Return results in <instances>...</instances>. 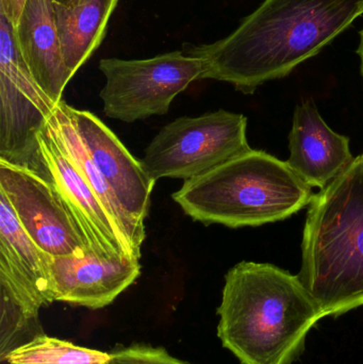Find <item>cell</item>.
Listing matches in <instances>:
<instances>
[{
	"mask_svg": "<svg viewBox=\"0 0 363 364\" xmlns=\"http://www.w3.org/2000/svg\"><path fill=\"white\" fill-rule=\"evenodd\" d=\"M4 361L9 364H109L112 354L43 333L11 350Z\"/></svg>",
	"mask_w": 363,
	"mask_h": 364,
	"instance_id": "obj_17",
	"label": "cell"
},
{
	"mask_svg": "<svg viewBox=\"0 0 363 364\" xmlns=\"http://www.w3.org/2000/svg\"><path fill=\"white\" fill-rule=\"evenodd\" d=\"M104 114L124 123L166 115L176 96L202 77V62L181 51L143 60L102 59Z\"/></svg>",
	"mask_w": 363,
	"mask_h": 364,
	"instance_id": "obj_8",
	"label": "cell"
},
{
	"mask_svg": "<svg viewBox=\"0 0 363 364\" xmlns=\"http://www.w3.org/2000/svg\"><path fill=\"white\" fill-rule=\"evenodd\" d=\"M246 129V117L229 111L179 117L158 132L141 164L153 181H191L251 151Z\"/></svg>",
	"mask_w": 363,
	"mask_h": 364,
	"instance_id": "obj_6",
	"label": "cell"
},
{
	"mask_svg": "<svg viewBox=\"0 0 363 364\" xmlns=\"http://www.w3.org/2000/svg\"><path fill=\"white\" fill-rule=\"evenodd\" d=\"M119 0H79L55 4V23L64 62L74 76L102 43L107 23Z\"/></svg>",
	"mask_w": 363,
	"mask_h": 364,
	"instance_id": "obj_15",
	"label": "cell"
},
{
	"mask_svg": "<svg viewBox=\"0 0 363 364\" xmlns=\"http://www.w3.org/2000/svg\"><path fill=\"white\" fill-rule=\"evenodd\" d=\"M357 53L360 57V62H362V75L363 77V29L362 31H360V43L359 47H358Z\"/></svg>",
	"mask_w": 363,
	"mask_h": 364,
	"instance_id": "obj_20",
	"label": "cell"
},
{
	"mask_svg": "<svg viewBox=\"0 0 363 364\" xmlns=\"http://www.w3.org/2000/svg\"><path fill=\"white\" fill-rule=\"evenodd\" d=\"M48 124L55 132L62 149L65 151L72 164L87 182L100 203L112 218L119 233L136 257L141 258V246L145 240V228L139 226L125 211L115 197L112 188L98 172L89 154L85 151L76 130L72 127L70 119L62 110L60 105L55 106L53 114L48 119Z\"/></svg>",
	"mask_w": 363,
	"mask_h": 364,
	"instance_id": "obj_16",
	"label": "cell"
},
{
	"mask_svg": "<svg viewBox=\"0 0 363 364\" xmlns=\"http://www.w3.org/2000/svg\"><path fill=\"white\" fill-rule=\"evenodd\" d=\"M85 151L104 181L112 188L124 211L145 228L156 181L145 172L119 139L95 114L59 102Z\"/></svg>",
	"mask_w": 363,
	"mask_h": 364,
	"instance_id": "obj_10",
	"label": "cell"
},
{
	"mask_svg": "<svg viewBox=\"0 0 363 364\" xmlns=\"http://www.w3.org/2000/svg\"><path fill=\"white\" fill-rule=\"evenodd\" d=\"M217 336L243 364H292L321 311L298 275L243 261L225 276Z\"/></svg>",
	"mask_w": 363,
	"mask_h": 364,
	"instance_id": "obj_2",
	"label": "cell"
},
{
	"mask_svg": "<svg viewBox=\"0 0 363 364\" xmlns=\"http://www.w3.org/2000/svg\"><path fill=\"white\" fill-rule=\"evenodd\" d=\"M15 40L30 73L49 98L59 104L72 76L66 68L55 23L53 0H27Z\"/></svg>",
	"mask_w": 363,
	"mask_h": 364,
	"instance_id": "obj_14",
	"label": "cell"
},
{
	"mask_svg": "<svg viewBox=\"0 0 363 364\" xmlns=\"http://www.w3.org/2000/svg\"><path fill=\"white\" fill-rule=\"evenodd\" d=\"M313 195L287 161L251 149L185 181L172 197L195 222L241 228L289 218L307 207Z\"/></svg>",
	"mask_w": 363,
	"mask_h": 364,
	"instance_id": "obj_4",
	"label": "cell"
},
{
	"mask_svg": "<svg viewBox=\"0 0 363 364\" xmlns=\"http://www.w3.org/2000/svg\"><path fill=\"white\" fill-rule=\"evenodd\" d=\"M27 0H0V13L6 17L13 27L18 23Z\"/></svg>",
	"mask_w": 363,
	"mask_h": 364,
	"instance_id": "obj_19",
	"label": "cell"
},
{
	"mask_svg": "<svg viewBox=\"0 0 363 364\" xmlns=\"http://www.w3.org/2000/svg\"><path fill=\"white\" fill-rule=\"evenodd\" d=\"M140 274V259L102 256L91 248L50 259L55 301L92 310L111 305Z\"/></svg>",
	"mask_w": 363,
	"mask_h": 364,
	"instance_id": "obj_11",
	"label": "cell"
},
{
	"mask_svg": "<svg viewBox=\"0 0 363 364\" xmlns=\"http://www.w3.org/2000/svg\"><path fill=\"white\" fill-rule=\"evenodd\" d=\"M38 139L53 183L78 223L90 248L102 256L140 259L121 237L91 186L66 155L48 123Z\"/></svg>",
	"mask_w": 363,
	"mask_h": 364,
	"instance_id": "obj_12",
	"label": "cell"
},
{
	"mask_svg": "<svg viewBox=\"0 0 363 364\" xmlns=\"http://www.w3.org/2000/svg\"><path fill=\"white\" fill-rule=\"evenodd\" d=\"M55 4H62V6H72V4H76L79 0H53Z\"/></svg>",
	"mask_w": 363,
	"mask_h": 364,
	"instance_id": "obj_21",
	"label": "cell"
},
{
	"mask_svg": "<svg viewBox=\"0 0 363 364\" xmlns=\"http://www.w3.org/2000/svg\"><path fill=\"white\" fill-rule=\"evenodd\" d=\"M111 354L112 361L109 364H191L175 358L166 348H153L146 344L119 348Z\"/></svg>",
	"mask_w": 363,
	"mask_h": 364,
	"instance_id": "obj_18",
	"label": "cell"
},
{
	"mask_svg": "<svg viewBox=\"0 0 363 364\" xmlns=\"http://www.w3.org/2000/svg\"><path fill=\"white\" fill-rule=\"evenodd\" d=\"M362 164H363V154L362 155Z\"/></svg>",
	"mask_w": 363,
	"mask_h": 364,
	"instance_id": "obj_22",
	"label": "cell"
},
{
	"mask_svg": "<svg viewBox=\"0 0 363 364\" xmlns=\"http://www.w3.org/2000/svg\"><path fill=\"white\" fill-rule=\"evenodd\" d=\"M362 14L363 0H264L229 36L188 55L202 60L200 79L251 94L315 57Z\"/></svg>",
	"mask_w": 363,
	"mask_h": 364,
	"instance_id": "obj_1",
	"label": "cell"
},
{
	"mask_svg": "<svg viewBox=\"0 0 363 364\" xmlns=\"http://www.w3.org/2000/svg\"><path fill=\"white\" fill-rule=\"evenodd\" d=\"M55 106L34 80L14 27L0 13V160L50 176L38 136Z\"/></svg>",
	"mask_w": 363,
	"mask_h": 364,
	"instance_id": "obj_7",
	"label": "cell"
},
{
	"mask_svg": "<svg viewBox=\"0 0 363 364\" xmlns=\"http://www.w3.org/2000/svg\"><path fill=\"white\" fill-rule=\"evenodd\" d=\"M0 194L30 239L51 257L90 248L50 176L0 160Z\"/></svg>",
	"mask_w": 363,
	"mask_h": 364,
	"instance_id": "obj_9",
	"label": "cell"
},
{
	"mask_svg": "<svg viewBox=\"0 0 363 364\" xmlns=\"http://www.w3.org/2000/svg\"><path fill=\"white\" fill-rule=\"evenodd\" d=\"M298 277L323 318L363 306L362 156L313 195L307 211Z\"/></svg>",
	"mask_w": 363,
	"mask_h": 364,
	"instance_id": "obj_3",
	"label": "cell"
},
{
	"mask_svg": "<svg viewBox=\"0 0 363 364\" xmlns=\"http://www.w3.org/2000/svg\"><path fill=\"white\" fill-rule=\"evenodd\" d=\"M50 255L23 230L0 194V357L43 335L40 308L55 301Z\"/></svg>",
	"mask_w": 363,
	"mask_h": 364,
	"instance_id": "obj_5",
	"label": "cell"
},
{
	"mask_svg": "<svg viewBox=\"0 0 363 364\" xmlns=\"http://www.w3.org/2000/svg\"><path fill=\"white\" fill-rule=\"evenodd\" d=\"M290 168L311 188L323 190L352 166L347 136L337 134L324 121L313 102L294 110L289 134Z\"/></svg>",
	"mask_w": 363,
	"mask_h": 364,
	"instance_id": "obj_13",
	"label": "cell"
}]
</instances>
